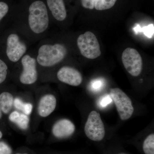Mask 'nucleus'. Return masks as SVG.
Instances as JSON below:
<instances>
[{
	"label": "nucleus",
	"instance_id": "obj_26",
	"mask_svg": "<svg viewBox=\"0 0 154 154\" xmlns=\"http://www.w3.org/2000/svg\"><path fill=\"white\" fill-rule=\"evenodd\" d=\"M3 134L2 133V131H0V139L2 137Z\"/></svg>",
	"mask_w": 154,
	"mask_h": 154
},
{
	"label": "nucleus",
	"instance_id": "obj_17",
	"mask_svg": "<svg viewBox=\"0 0 154 154\" xmlns=\"http://www.w3.org/2000/svg\"><path fill=\"white\" fill-rule=\"evenodd\" d=\"M143 150L145 154H154V134L149 135L144 141L143 146Z\"/></svg>",
	"mask_w": 154,
	"mask_h": 154
},
{
	"label": "nucleus",
	"instance_id": "obj_5",
	"mask_svg": "<svg viewBox=\"0 0 154 154\" xmlns=\"http://www.w3.org/2000/svg\"><path fill=\"white\" fill-rule=\"evenodd\" d=\"M85 133L88 138L94 141L102 140L105 136V128L100 114L91 111L85 125Z\"/></svg>",
	"mask_w": 154,
	"mask_h": 154
},
{
	"label": "nucleus",
	"instance_id": "obj_1",
	"mask_svg": "<svg viewBox=\"0 0 154 154\" xmlns=\"http://www.w3.org/2000/svg\"><path fill=\"white\" fill-rule=\"evenodd\" d=\"M28 22L31 30L34 33H40L47 29L49 19L47 8L41 1H36L31 4L29 8Z\"/></svg>",
	"mask_w": 154,
	"mask_h": 154
},
{
	"label": "nucleus",
	"instance_id": "obj_11",
	"mask_svg": "<svg viewBox=\"0 0 154 154\" xmlns=\"http://www.w3.org/2000/svg\"><path fill=\"white\" fill-rule=\"evenodd\" d=\"M56 104V99L54 95L51 94L45 95L42 97L38 103V114L42 117H47L55 110Z\"/></svg>",
	"mask_w": 154,
	"mask_h": 154
},
{
	"label": "nucleus",
	"instance_id": "obj_2",
	"mask_svg": "<svg viewBox=\"0 0 154 154\" xmlns=\"http://www.w3.org/2000/svg\"><path fill=\"white\" fill-rule=\"evenodd\" d=\"M66 54V48L63 45H44L38 50L37 62L43 66H53L61 61Z\"/></svg>",
	"mask_w": 154,
	"mask_h": 154
},
{
	"label": "nucleus",
	"instance_id": "obj_25",
	"mask_svg": "<svg viewBox=\"0 0 154 154\" xmlns=\"http://www.w3.org/2000/svg\"><path fill=\"white\" fill-rule=\"evenodd\" d=\"M2 108H1V106H0V119L2 118Z\"/></svg>",
	"mask_w": 154,
	"mask_h": 154
},
{
	"label": "nucleus",
	"instance_id": "obj_15",
	"mask_svg": "<svg viewBox=\"0 0 154 154\" xmlns=\"http://www.w3.org/2000/svg\"><path fill=\"white\" fill-rule=\"evenodd\" d=\"M14 103L17 109L22 110L26 115H29L32 112L33 106L30 103H24L18 98L14 99Z\"/></svg>",
	"mask_w": 154,
	"mask_h": 154
},
{
	"label": "nucleus",
	"instance_id": "obj_19",
	"mask_svg": "<svg viewBox=\"0 0 154 154\" xmlns=\"http://www.w3.org/2000/svg\"><path fill=\"white\" fill-rule=\"evenodd\" d=\"M12 149L7 144L4 142H0V154H11Z\"/></svg>",
	"mask_w": 154,
	"mask_h": 154
},
{
	"label": "nucleus",
	"instance_id": "obj_14",
	"mask_svg": "<svg viewBox=\"0 0 154 154\" xmlns=\"http://www.w3.org/2000/svg\"><path fill=\"white\" fill-rule=\"evenodd\" d=\"M14 97L8 92H4L0 95V106L2 112L8 114L11 111L13 103Z\"/></svg>",
	"mask_w": 154,
	"mask_h": 154
},
{
	"label": "nucleus",
	"instance_id": "obj_16",
	"mask_svg": "<svg viewBox=\"0 0 154 154\" xmlns=\"http://www.w3.org/2000/svg\"><path fill=\"white\" fill-rule=\"evenodd\" d=\"M117 0H96L94 8L98 11H103L111 8L115 5Z\"/></svg>",
	"mask_w": 154,
	"mask_h": 154
},
{
	"label": "nucleus",
	"instance_id": "obj_7",
	"mask_svg": "<svg viewBox=\"0 0 154 154\" xmlns=\"http://www.w3.org/2000/svg\"><path fill=\"white\" fill-rule=\"evenodd\" d=\"M27 47L18 35L11 34L7 39V55L10 60L17 62L26 52Z\"/></svg>",
	"mask_w": 154,
	"mask_h": 154
},
{
	"label": "nucleus",
	"instance_id": "obj_24",
	"mask_svg": "<svg viewBox=\"0 0 154 154\" xmlns=\"http://www.w3.org/2000/svg\"><path fill=\"white\" fill-rule=\"evenodd\" d=\"M102 85H103V82L101 80H96L92 83L91 87L93 90L94 91H97V90H100Z\"/></svg>",
	"mask_w": 154,
	"mask_h": 154
},
{
	"label": "nucleus",
	"instance_id": "obj_22",
	"mask_svg": "<svg viewBox=\"0 0 154 154\" xmlns=\"http://www.w3.org/2000/svg\"><path fill=\"white\" fill-rule=\"evenodd\" d=\"M96 0H81L82 5L84 8L87 9H93Z\"/></svg>",
	"mask_w": 154,
	"mask_h": 154
},
{
	"label": "nucleus",
	"instance_id": "obj_20",
	"mask_svg": "<svg viewBox=\"0 0 154 154\" xmlns=\"http://www.w3.org/2000/svg\"><path fill=\"white\" fill-rule=\"evenodd\" d=\"M8 10V6L7 4L3 2H0V21L7 14Z\"/></svg>",
	"mask_w": 154,
	"mask_h": 154
},
{
	"label": "nucleus",
	"instance_id": "obj_6",
	"mask_svg": "<svg viewBox=\"0 0 154 154\" xmlns=\"http://www.w3.org/2000/svg\"><path fill=\"white\" fill-rule=\"evenodd\" d=\"M122 60L130 74L134 77L140 74L143 69L142 59L136 50L131 48H126L122 53Z\"/></svg>",
	"mask_w": 154,
	"mask_h": 154
},
{
	"label": "nucleus",
	"instance_id": "obj_18",
	"mask_svg": "<svg viewBox=\"0 0 154 154\" xmlns=\"http://www.w3.org/2000/svg\"><path fill=\"white\" fill-rule=\"evenodd\" d=\"M8 66L6 63L0 59V84L3 83L7 77Z\"/></svg>",
	"mask_w": 154,
	"mask_h": 154
},
{
	"label": "nucleus",
	"instance_id": "obj_13",
	"mask_svg": "<svg viewBox=\"0 0 154 154\" xmlns=\"http://www.w3.org/2000/svg\"><path fill=\"white\" fill-rule=\"evenodd\" d=\"M9 119L10 121L17 124L21 129L25 130L28 128L29 119L26 114L14 111L9 116Z\"/></svg>",
	"mask_w": 154,
	"mask_h": 154
},
{
	"label": "nucleus",
	"instance_id": "obj_28",
	"mask_svg": "<svg viewBox=\"0 0 154 154\" xmlns=\"http://www.w3.org/2000/svg\"><path fill=\"white\" fill-rule=\"evenodd\" d=\"M26 154V153H24V154L18 153V154Z\"/></svg>",
	"mask_w": 154,
	"mask_h": 154
},
{
	"label": "nucleus",
	"instance_id": "obj_10",
	"mask_svg": "<svg viewBox=\"0 0 154 154\" xmlns=\"http://www.w3.org/2000/svg\"><path fill=\"white\" fill-rule=\"evenodd\" d=\"M74 124L68 119H60L57 122L52 128L54 135L58 138H65L71 136L75 131Z\"/></svg>",
	"mask_w": 154,
	"mask_h": 154
},
{
	"label": "nucleus",
	"instance_id": "obj_3",
	"mask_svg": "<svg viewBox=\"0 0 154 154\" xmlns=\"http://www.w3.org/2000/svg\"><path fill=\"white\" fill-rule=\"evenodd\" d=\"M77 45L81 54L87 58L94 59L101 55L99 42L92 32L87 31L80 35L77 39Z\"/></svg>",
	"mask_w": 154,
	"mask_h": 154
},
{
	"label": "nucleus",
	"instance_id": "obj_8",
	"mask_svg": "<svg viewBox=\"0 0 154 154\" xmlns=\"http://www.w3.org/2000/svg\"><path fill=\"white\" fill-rule=\"evenodd\" d=\"M23 70L20 75V81L25 85H31L37 79V72L35 59L28 55L23 57L22 60Z\"/></svg>",
	"mask_w": 154,
	"mask_h": 154
},
{
	"label": "nucleus",
	"instance_id": "obj_23",
	"mask_svg": "<svg viewBox=\"0 0 154 154\" xmlns=\"http://www.w3.org/2000/svg\"><path fill=\"white\" fill-rule=\"evenodd\" d=\"M112 101L113 100L110 97V95H107V96H104L101 99L100 102V105L102 107H106L107 105L112 102Z\"/></svg>",
	"mask_w": 154,
	"mask_h": 154
},
{
	"label": "nucleus",
	"instance_id": "obj_12",
	"mask_svg": "<svg viewBox=\"0 0 154 154\" xmlns=\"http://www.w3.org/2000/svg\"><path fill=\"white\" fill-rule=\"evenodd\" d=\"M48 6L56 20L63 21L66 17V11L63 0H47Z\"/></svg>",
	"mask_w": 154,
	"mask_h": 154
},
{
	"label": "nucleus",
	"instance_id": "obj_4",
	"mask_svg": "<svg viewBox=\"0 0 154 154\" xmlns=\"http://www.w3.org/2000/svg\"><path fill=\"white\" fill-rule=\"evenodd\" d=\"M110 94L122 120L129 119L134 111L132 102L129 97L118 88L110 89Z\"/></svg>",
	"mask_w": 154,
	"mask_h": 154
},
{
	"label": "nucleus",
	"instance_id": "obj_21",
	"mask_svg": "<svg viewBox=\"0 0 154 154\" xmlns=\"http://www.w3.org/2000/svg\"><path fill=\"white\" fill-rule=\"evenodd\" d=\"M144 33L147 37L151 38L154 34V25L152 24L148 25L144 28L143 30Z\"/></svg>",
	"mask_w": 154,
	"mask_h": 154
},
{
	"label": "nucleus",
	"instance_id": "obj_9",
	"mask_svg": "<svg viewBox=\"0 0 154 154\" xmlns=\"http://www.w3.org/2000/svg\"><path fill=\"white\" fill-rule=\"evenodd\" d=\"M57 77L62 82L72 86H78L82 82V74L77 69L65 66L63 67L58 71Z\"/></svg>",
	"mask_w": 154,
	"mask_h": 154
},
{
	"label": "nucleus",
	"instance_id": "obj_27",
	"mask_svg": "<svg viewBox=\"0 0 154 154\" xmlns=\"http://www.w3.org/2000/svg\"><path fill=\"white\" fill-rule=\"evenodd\" d=\"M119 154H127L126 153H120Z\"/></svg>",
	"mask_w": 154,
	"mask_h": 154
}]
</instances>
